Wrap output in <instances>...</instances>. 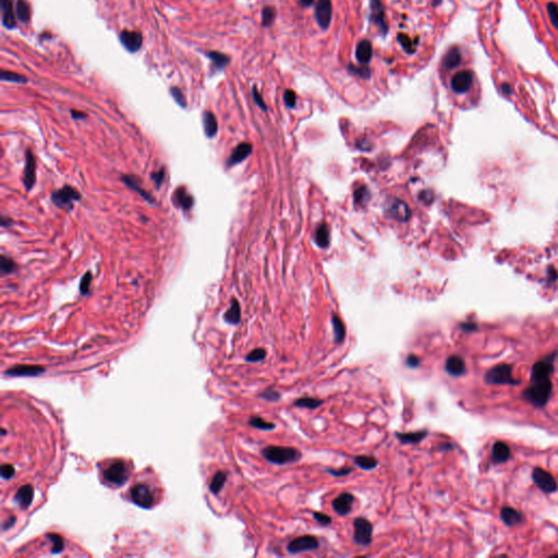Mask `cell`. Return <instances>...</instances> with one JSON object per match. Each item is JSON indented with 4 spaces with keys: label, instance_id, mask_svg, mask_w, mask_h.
I'll return each instance as SVG.
<instances>
[{
    "label": "cell",
    "instance_id": "obj_1",
    "mask_svg": "<svg viewBox=\"0 0 558 558\" xmlns=\"http://www.w3.org/2000/svg\"><path fill=\"white\" fill-rule=\"evenodd\" d=\"M552 391L553 384L550 378L533 380L522 393V397L532 406L536 408H543L547 405L550 395H552Z\"/></svg>",
    "mask_w": 558,
    "mask_h": 558
},
{
    "label": "cell",
    "instance_id": "obj_2",
    "mask_svg": "<svg viewBox=\"0 0 558 558\" xmlns=\"http://www.w3.org/2000/svg\"><path fill=\"white\" fill-rule=\"evenodd\" d=\"M262 454L267 461L279 465L294 463L301 458L300 451L291 447L268 446L262 450Z\"/></svg>",
    "mask_w": 558,
    "mask_h": 558
},
{
    "label": "cell",
    "instance_id": "obj_3",
    "mask_svg": "<svg viewBox=\"0 0 558 558\" xmlns=\"http://www.w3.org/2000/svg\"><path fill=\"white\" fill-rule=\"evenodd\" d=\"M484 380L491 385H519L520 380L513 378L512 366L509 364H497L485 373Z\"/></svg>",
    "mask_w": 558,
    "mask_h": 558
},
{
    "label": "cell",
    "instance_id": "obj_4",
    "mask_svg": "<svg viewBox=\"0 0 558 558\" xmlns=\"http://www.w3.org/2000/svg\"><path fill=\"white\" fill-rule=\"evenodd\" d=\"M81 200V193L71 186H65L52 194V202L59 208L72 209L73 202Z\"/></svg>",
    "mask_w": 558,
    "mask_h": 558
},
{
    "label": "cell",
    "instance_id": "obj_5",
    "mask_svg": "<svg viewBox=\"0 0 558 558\" xmlns=\"http://www.w3.org/2000/svg\"><path fill=\"white\" fill-rule=\"evenodd\" d=\"M556 357L557 352H554L552 355H548L544 359L540 360V361L535 362L531 370L530 382L540 379H548L552 377L554 373V361Z\"/></svg>",
    "mask_w": 558,
    "mask_h": 558
},
{
    "label": "cell",
    "instance_id": "obj_6",
    "mask_svg": "<svg viewBox=\"0 0 558 558\" xmlns=\"http://www.w3.org/2000/svg\"><path fill=\"white\" fill-rule=\"evenodd\" d=\"M353 528H355V534H353L355 543L362 546L370 545L373 535V526L371 522L365 518L360 517L353 521Z\"/></svg>",
    "mask_w": 558,
    "mask_h": 558
},
{
    "label": "cell",
    "instance_id": "obj_7",
    "mask_svg": "<svg viewBox=\"0 0 558 558\" xmlns=\"http://www.w3.org/2000/svg\"><path fill=\"white\" fill-rule=\"evenodd\" d=\"M104 477L107 482L120 486L128 481L129 471L123 461L117 460L104 471Z\"/></svg>",
    "mask_w": 558,
    "mask_h": 558
},
{
    "label": "cell",
    "instance_id": "obj_8",
    "mask_svg": "<svg viewBox=\"0 0 558 558\" xmlns=\"http://www.w3.org/2000/svg\"><path fill=\"white\" fill-rule=\"evenodd\" d=\"M131 499L134 504L142 508H151L155 503V498L150 486L143 483L136 484L132 487Z\"/></svg>",
    "mask_w": 558,
    "mask_h": 558
},
{
    "label": "cell",
    "instance_id": "obj_9",
    "mask_svg": "<svg viewBox=\"0 0 558 558\" xmlns=\"http://www.w3.org/2000/svg\"><path fill=\"white\" fill-rule=\"evenodd\" d=\"M532 479L535 485L544 493H554L557 491V482L549 472L542 468H534Z\"/></svg>",
    "mask_w": 558,
    "mask_h": 558
},
{
    "label": "cell",
    "instance_id": "obj_10",
    "mask_svg": "<svg viewBox=\"0 0 558 558\" xmlns=\"http://www.w3.org/2000/svg\"><path fill=\"white\" fill-rule=\"evenodd\" d=\"M319 547V541L313 535H303L289 542L287 549L289 553L298 554L302 552H310Z\"/></svg>",
    "mask_w": 558,
    "mask_h": 558
},
{
    "label": "cell",
    "instance_id": "obj_11",
    "mask_svg": "<svg viewBox=\"0 0 558 558\" xmlns=\"http://www.w3.org/2000/svg\"><path fill=\"white\" fill-rule=\"evenodd\" d=\"M473 82V75L472 72L469 70H463V71L457 72L450 82V87L453 91L457 94H463L467 93L470 90Z\"/></svg>",
    "mask_w": 558,
    "mask_h": 558
},
{
    "label": "cell",
    "instance_id": "obj_12",
    "mask_svg": "<svg viewBox=\"0 0 558 558\" xmlns=\"http://www.w3.org/2000/svg\"><path fill=\"white\" fill-rule=\"evenodd\" d=\"M120 41L123 45V47L126 51L130 53H137L139 52L143 44V37L142 34L134 31H128L124 30L119 35Z\"/></svg>",
    "mask_w": 558,
    "mask_h": 558
},
{
    "label": "cell",
    "instance_id": "obj_13",
    "mask_svg": "<svg viewBox=\"0 0 558 558\" xmlns=\"http://www.w3.org/2000/svg\"><path fill=\"white\" fill-rule=\"evenodd\" d=\"M316 20L322 29H327L330 24L331 16H333V7L331 0H319L315 9Z\"/></svg>",
    "mask_w": 558,
    "mask_h": 558
},
{
    "label": "cell",
    "instance_id": "obj_14",
    "mask_svg": "<svg viewBox=\"0 0 558 558\" xmlns=\"http://www.w3.org/2000/svg\"><path fill=\"white\" fill-rule=\"evenodd\" d=\"M371 21L379 27L384 35L388 32V25L385 19V10L380 0H371Z\"/></svg>",
    "mask_w": 558,
    "mask_h": 558
},
{
    "label": "cell",
    "instance_id": "obj_15",
    "mask_svg": "<svg viewBox=\"0 0 558 558\" xmlns=\"http://www.w3.org/2000/svg\"><path fill=\"white\" fill-rule=\"evenodd\" d=\"M36 161H35L34 155L31 150H27L25 153V167H24V176H23V182L26 190H30L33 188L35 179H36Z\"/></svg>",
    "mask_w": 558,
    "mask_h": 558
},
{
    "label": "cell",
    "instance_id": "obj_16",
    "mask_svg": "<svg viewBox=\"0 0 558 558\" xmlns=\"http://www.w3.org/2000/svg\"><path fill=\"white\" fill-rule=\"evenodd\" d=\"M45 369L40 365H16L5 372L8 376H38Z\"/></svg>",
    "mask_w": 558,
    "mask_h": 558
},
{
    "label": "cell",
    "instance_id": "obj_17",
    "mask_svg": "<svg viewBox=\"0 0 558 558\" xmlns=\"http://www.w3.org/2000/svg\"><path fill=\"white\" fill-rule=\"evenodd\" d=\"M445 370H446L450 376L459 377L463 375L465 371H467V367H465L464 360L460 356L453 355L445 362Z\"/></svg>",
    "mask_w": 558,
    "mask_h": 558
},
{
    "label": "cell",
    "instance_id": "obj_18",
    "mask_svg": "<svg viewBox=\"0 0 558 558\" xmlns=\"http://www.w3.org/2000/svg\"><path fill=\"white\" fill-rule=\"evenodd\" d=\"M0 7H2L3 25L6 29H15L17 25V19L12 0H0Z\"/></svg>",
    "mask_w": 558,
    "mask_h": 558
},
{
    "label": "cell",
    "instance_id": "obj_19",
    "mask_svg": "<svg viewBox=\"0 0 558 558\" xmlns=\"http://www.w3.org/2000/svg\"><path fill=\"white\" fill-rule=\"evenodd\" d=\"M353 500H355V496H353L352 494L346 492V493H341L340 495L336 497L333 500L331 505H333L334 510L339 516H346L351 511Z\"/></svg>",
    "mask_w": 558,
    "mask_h": 558
},
{
    "label": "cell",
    "instance_id": "obj_20",
    "mask_svg": "<svg viewBox=\"0 0 558 558\" xmlns=\"http://www.w3.org/2000/svg\"><path fill=\"white\" fill-rule=\"evenodd\" d=\"M388 214L394 220L399 222H407L410 218L411 211L406 203L400 200H395L393 203H391L390 208H388Z\"/></svg>",
    "mask_w": 558,
    "mask_h": 558
},
{
    "label": "cell",
    "instance_id": "obj_21",
    "mask_svg": "<svg viewBox=\"0 0 558 558\" xmlns=\"http://www.w3.org/2000/svg\"><path fill=\"white\" fill-rule=\"evenodd\" d=\"M174 204L177 207H180L183 210H189L193 206V196L190 194L185 187H179L176 190L173 195Z\"/></svg>",
    "mask_w": 558,
    "mask_h": 558
},
{
    "label": "cell",
    "instance_id": "obj_22",
    "mask_svg": "<svg viewBox=\"0 0 558 558\" xmlns=\"http://www.w3.org/2000/svg\"><path fill=\"white\" fill-rule=\"evenodd\" d=\"M511 457L509 446L504 442H496L492 448V460L495 463H504Z\"/></svg>",
    "mask_w": 558,
    "mask_h": 558
},
{
    "label": "cell",
    "instance_id": "obj_23",
    "mask_svg": "<svg viewBox=\"0 0 558 558\" xmlns=\"http://www.w3.org/2000/svg\"><path fill=\"white\" fill-rule=\"evenodd\" d=\"M34 496V490L33 486L30 484H26L21 486L19 491L17 492L15 500L18 503V505L22 508V509H26L32 504Z\"/></svg>",
    "mask_w": 558,
    "mask_h": 558
},
{
    "label": "cell",
    "instance_id": "obj_24",
    "mask_svg": "<svg viewBox=\"0 0 558 558\" xmlns=\"http://www.w3.org/2000/svg\"><path fill=\"white\" fill-rule=\"evenodd\" d=\"M251 152H252V145L250 143H245V142L240 143L235 148L234 152H232L231 156L228 159L227 165L230 167V166L239 164V162H241L242 160H244L246 157H248L251 154Z\"/></svg>",
    "mask_w": 558,
    "mask_h": 558
},
{
    "label": "cell",
    "instance_id": "obj_25",
    "mask_svg": "<svg viewBox=\"0 0 558 558\" xmlns=\"http://www.w3.org/2000/svg\"><path fill=\"white\" fill-rule=\"evenodd\" d=\"M500 518L503 520L504 524L508 527L517 526L521 524L522 520H524V517H522L521 512L513 509L511 507H507V506L501 508Z\"/></svg>",
    "mask_w": 558,
    "mask_h": 558
},
{
    "label": "cell",
    "instance_id": "obj_26",
    "mask_svg": "<svg viewBox=\"0 0 558 558\" xmlns=\"http://www.w3.org/2000/svg\"><path fill=\"white\" fill-rule=\"evenodd\" d=\"M121 179L126 186H128L130 189L134 190V191H137L138 193H140V195L142 196L143 199H145L147 202L155 204V200L153 199L152 195L148 192H146L145 190H143L142 187H141V185H140L141 181H140V178H138V177H136V176H122Z\"/></svg>",
    "mask_w": 558,
    "mask_h": 558
},
{
    "label": "cell",
    "instance_id": "obj_27",
    "mask_svg": "<svg viewBox=\"0 0 558 558\" xmlns=\"http://www.w3.org/2000/svg\"><path fill=\"white\" fill-rule=\"evenodd\" d=\"M373 47L370 40L363 39L360 41L356 49V57L360 63H369L372 59Z\"/></svg>",
    "mask_w": 558,
    "mask_h": 558
},
{
    "label": "cell",
    "instance_id": "obj_28",
    "mask_svg": "<svg viewBox=\"0 0 558 558\" xmlns=\"http://www.w3.org/2000/svg\"><path fill=\"white\" fill-rule=\"evenodd\" d=\"M461 62V53L458 47H451L443 59V67L446 70L456 69Z\"/></svg>",
    "mask_w": 558,
    "mask_h": 558
},
{
    "label": "cell",
    "instance_id": "obj_29",
    "mask_svg": "<svg viewBox=\"0 0 558 558\" xmlns=\"http://www.w3.org/2000/svg\"><path fill=\"white\" fill-rule=\"evenodd\" d=\"M204 131L207 138H214L218 131V123L215 115L211 111H205L203 114Z\"/></svg>",
    "mask_w": 558,
    "mask_h": 558
},
{
    "label": "cell",
    "instance_id": "obj_30",
    "mask_svg": "<svg viewBox=\"0 0 558 558\" xmlns=\"http://www.w3.org/2000/svg\"><path fill=\"white\" fill-rule=\"evenodd\" d=\"M428 432L426 430L419 431V432H410V433H395V436L402 443V444H419L422 440H424L427 436Z\"/></svg>",
    "mask_w": 558,
    "mask_h": 558
},
{
    "label": "cell",
    "instance_id": "obj_31",
    "mask_svg": "<svg viewBox=\"0 0 558 558\" xmlns=\"http://www.w3.org/2000/svg\"><path fill=\"white\" fill-rule=\"evenodd\" d=\"M224 319L226 322L231 325H236L240 322V320H241V311H240L239 302L236 299L232 300L230 308L227 310V312H226L224 315Z\"/></svg>",
    "mask_w": 558,
    "mask_h": 558
},
{
    "label": "cell",
    "instance_id": "obj_32",
    "mask_svg": "<svg viewBox=\"0 0 558 558\" xmlns=\"http://www.w3.org/2000/svg\"><path fill=\"white\" fill-rule=\"evenodd\" d=\"M206 56L211 60L217 70H223L225 67L229 65L230 57L228 55L223 54L221 52H207Z\"/></svg>",
    "mask_w": 558,
    "mask_h": 558
},
{
    "label": "cell",
    "instance_id": "obj_33",
    "mask_svg": "<svg viewBox=\"0 0 558 558\" xmlns=\"http://www.w3.org/2000/svg\"><path fill=\"white\" fill-rule=\"evenodd\" d=\"M16 12L19 21L23 23L29 22L31 18V8L25 0H18L16 4Z\"/></svg>",
    "mask_w": 558,
    "mask_h": 558
},
{
    "label": "cell",
    "instance_id": "obj_34",
    "mask_svg": "<svg viewBox=\"0 0 558 558\" xmlns=\"http://www.w3.org/2000/svg\"><path fill=\"white\" fill-rule=\"evenodd\" d=\"M315 240L316 243L319 244L321 248L325 249L329 245V229L327 225L322 224L319 226V228L316 229L315 232Z\"/></svg>",
    "mask_w": 558,
    "mask_h": 558
},
{
    "label": "cell",
    "instance_id": "obj_35",
    "mask_svg": "<svg viewBox=\"0 0 558 558\" xmlns=\"http://www.w3.org/2000/svg\"><path fill=\"white\" fill-rule=\"evenodd\" d=\"M355 463L363 470H373L378 464L376 458L373 456H358L355 458Z\"/></svg>",
    "mask_w": 558,
    "mask_h": 558
},
{
    "label": "cell",
    "instance_id": "obj_36",
    "mask_svg": "<svg viewBox=\"0 0 558 558\" xmlns=\"http://www.w3.org/2000/svg\"><path fill=\"white\" fill-rule=\"evenodd\" d=\"M293 405H294V407L307 408V409H310V410H314V409L319 408L320 406L323 405V400L317 399V398H313V397H302V398L296 399L293 402Z\"/></svg>",
    "mask_w": 558,
    "mask_h": 558
},
{
    "label": "cell",
    "instance_id": "obj_37",
    "mask_svg": "<svg viewBox=\"0 0 558 558\" xmlns=\"http://www.w3.org/2000/svg\"><path fill=\"white\" fill-rule=\"evenodd\" d=\"M226 480H227V473H225L223 471H218L213 477V479H211V482L209 484L210 492L214 494L220 493L226 483Z\"/></svg>",
    "mask_w": 558,
    "mask_h": 558
},
{
    "label": "cell",
    "instance_id": "obj_38",
    "mask_svg": "<svg viewBox=\"0 0 558 558\" xmlns=\"http://www.w3.org/2000/svg\"><path fill=\"white\" fill-rule=\"evenodd\" d=\"M331 322H333V327H334L335 342L336 344H341L345 340V337H346L345 325L341 322V320L339 319V317L335 314L333 315V320H331Z\"/></svg>",
    "mask_w": 558,
    "mask_h": 558
},
{
    "label": "cell",
    "instance_id": "obj_39",
    "mask_svg": "<svg viewBox=\"0 0 558 558\" xmlns=\"http://www.w3.org/2000/svg\"><path fill=\"white\" fill-rule=\"evenodd\" d=\"M16 271H17V264L15 261L6 255L0 256V274H2L3 276L15 273Z\"/></svg>",
    "mask_w": 558,
    "mask_h": 558
},
{
    "label": "cell",
    "instance_id": "obj_40",
    "mask_svg": "<svg viewBox=\"0 0 558 558\" xmlns=\"http://www.w3.org/2000/svg\"><path fill=\"white\" fill-rule=\"evenodd\" d=\"M249 424L253 427L263 430V431H273L275 427H276L274 423L264 421L261 416H251L249 420Z\"/></svg>",
    "mask_w": 558,
    "mask_h": 558
},
{
    "label": "cell",
    "instance_id": "obj_41",
    "mask_svg": "<svg viewBox=\"0 0 558 558\" xmlns=\"http://www.w3.org/2000/svg\"><path fill=\"white\" fill-rule=\"evenodd\" d=\"M47 538L53 543L52 552L54 554H58L62 552L63 548H65V541H63V538L61 535L57 533H49L47 534Z\"/></svg>",
    "mask_w": 558,
    "mask_h": 558
},
{
    "label": "cell",
    "instance_id": "obj_42",
    "mask_svg": "<svg viewBox=\"0 0 558 558\" xmlns=\"http://www.w3.org/2000/svg\"><path fill=\"white\" fill-rule=\"evenodd\" d=\"M0 79L3 81H8L13 83H27V79L25 76L11 71H7V70H3L2 74H0Z\"/></svg>",
    "mask_w": 558,
    "mask_h": 558
},
{
    "label": "cell",
    "instance_id": "obj_43",
    "mask_svg": "<svg viewBox=\"0 0 558 558\" xmlns=\"http://www.w3.org/2000/svg\"><path fill=\"white\" fill-rule=\"evenodd\" d=\"M397 39H398L399 43L401 44L402 48H404L407 53L412 54V53L415 52L416 44L414 43L413 39H411L410 37L408 36L407 34H399L397 36Z\"/></svg>",
    "mask_w": 558,
    "mask_h": 558
},
{
    "label": "cell",
    "instance_id": "obj_44",
    "mask_svg": "<svg viewBox=\"0 0 558 558\" xmlns=\"http://www.w3.org/2000/svg\"><path fill=\"white\" fill-rule=\"evenodd\" d=\"M266 357V350L263 349V348H257V349H254L253 351H251L248 356H246L245 360L248 362H260L262 361V360H264Z\"/></svg>",
    "mask_w": 558,
    "mask_h": 558
},
{
    "label": "cell",
    "instance_id": "obj_45",
    "mask_svg": "<svg viewBox=\"0 0 558 558\" xmlns=\"http://www.w3.org/2000/svg\"><path fill=\"white\" fill-rule=\"evenodd\" d=\"M547 12L550 23H552L555 29H558V6L555 3L547 4Z\"/></svg>",
    "mask_w": 558,
    "mask_h": 558
},
{
    "label": "cell",
    "instance_id": "obj_46",
    "mask_svg": "<svg viewBox=\"0 0 558 558\" xmlns=\"http://www.w3.org/2000/svg\"><path fill=\"white\" fill-rule=\"evenodd\" d=\"M170 94L174 97V100L177 102V104H178L179 106H181V107H183V108L187 107L186 96L179 88H175V87L171 88L170 89Z\"/></svg>",
    "mask_w": 558,
    "mask_h": 558
},
{
    "label": "cell",
    "instance_id": "obj_47",
    "mask_svg": "<svg viewBox=\"0 0 558 558\" xmlns=\"http://www.w3.org/2000/svg\"><path fill=\"white\" fill-rule=\"evenodd\" d=\"M275 15H276V12H275L274 8H272V7H265V8L263 9V12H262V23L264 26H270L273 21L275 19Z\"/></svg>",
    "mask_w": 558,
    "mask_h": 558
},
{
    "label": "cell",
    "instance_id": "obj_48",
    "mask_svg": "<svg viewBox=\"0 0 558 558\" xmlns=\"http://www.w3.org/2000/svg\"><path fill=\"white\" fill-rule=\"evenodd\" d=\"M91 284H92V274H91V272H88V273L84 274V276L82 277L81 284H80V292L83 295H85V294L89 293Z\"/></svg>",
    "mask_w": 558,
    "mask_h": 558
},
{
    "label": "cell",
    "instance_id": "obj_49",
    "mask_svg": "<svg viewBox=\"0 0 558 558\" xmlns=\"http://www.w3.org/2000/svg\"><path fill=\"white\" fill-rule=\"evenodd\" d=\"M260 397L267 400V401L274 402V401H278L281 396H280V394L278 392L273 390V388H267L266 391H264L262 394L260 395Z\"/></svg>",
    "mask_w": 558,
    "mask_h": 558
},
{
    "label": "cell",
    "instance_id": "obj_50",
    "mask_svg": "<svg viewBox=\"0 0 558 558\" xmlns=\"http://www.w3.org/2000/svg\"><path fill=\"white\" fill-rule=\"evenodd\" d=\"M348 69L351 73H355L356 75L363 77V79H367V77H370V74H371L369 68H359L353 65H349Z\"/></svg>",
    "mask_w": 558,
    "mask_h": 558
},
{
    "label": "cell",
    "instance_id": "obj_51",
    "mask_svg": "<svg viewBox=\"0 0 558 558\" xmlns=\"http://www.w3.org/2000/svg\"><path fill=\"white\" fill-rule=\"evenodd\" d=\"M284 100H285V103L286 105L288 106V107H294L295 106V103H296V95L293 91L291 90H287L285 92V95H284Z\"/></svg>",
    "mask_w": 558,
    "mask_h": 558
},
{
    "label": "cell",
    "instance_id": "obj_52",
    "mask_svg": "<svg viewBox=\"0 0 558 558\" xmlns=\"http://www.w3.org/2000/svg\"><path fill=\"white\" fill-rule=\"evenodd\" d=\"M313 517L317 522H319L321 526H329L331 524V518L329 517V516L325 514V513L315 511L313 513Z\"/></svg>",
    "mask_w": 558,
    "mask_h": 558
},
{
    "label": "cell",
    "instance_id": "obj_53",
    "mask_svg": "<svg viewBox=\"0 0 558 558\" xmlns=\"http://www.w3.org/2000/svg\"><path fill=\"white\" fill-rule=\"evenodd\" d=\"M16 475V470L11 464H3L2 467V477L6 480H10Z\"/></svg>",
    "mask_w": 558,
    "mask_h": 558
},
{
    "label": "cell",
    "instance_id": "obj_54",
    "mask_svg": "<svg viewBox=\"0 0 558 558\" xmlns=\"http://www.w3.org/2000/svg\"><path fill=\"white\" fill-rule=\"evenodd\" d=\"M369 199V193H367V190L365 188H361L359 189L356 191L355 193V201L356 203H364V200H367Z\"/></svg>",
    "mask_w": 558,
    "mask_h": 558
},
{
    "label": "cell",
    "instance_id": "obj_55",
    "mask_svg": "<svg viewBox=\"0 0 558 558\" xmlns=\"http://www.w3.org/2000/svg\"><path fill=\"white\" fill-rule=\"evenodd\" d=\"M327 472L329 475L334 477H345L348 476L352 472V468H341V469H327Z\"/></svg>",
    "mask_w": 558,
    "mask_h": 558
},
{
    "label": "cell",
    "instance_id": "obj_56",
    "mask_svg": "<svg viewBox=\"0 0 558 558\" xmlns=\"http://www.w3.org/2000/svg\"><path fill=\"white\" fill-rule=\"evenodd\" d=\"M252 95H253L254 101H255V103H256V104H257V105L260 106V107H261V108H262L263 110H266V109H267V107H266V105H265V103H264V101H263V98H262V96H261V94L259 93V91H257V89H256L255 87H254V88H253V90H252Z\"/></svg>",
    "mask_w": 558,
    "mask_h": 558
},
{
    "label": "cell",
    "instance_id": "obj_57",
    "mask_svg": "<svg viewBox=\"0 0 558 558\" xmlns=\"http://www.w3.org/2000/svg\"><path fill=\"white\" fill-rule=\"evenodd\" d=\"M152 179L154 180L155 185H156L157 187H160V185L162 183V181H164V179H165V170H164V168H161L160 170L152 174Z\"/></svg>",
    "mask_w": 558,
    "mask_h": 558
},
{
    "label": "cell",
    "instance_id": "obj_58",
    "mask_svg": "<svg viewBox=\"0 0 558 558\" xmlns=\"http://www.w3.org/2000/svg\"><path fill=\"white\" fill-rule=\"evenodd\" d=\"M420 363H421L420 359H419L418 357H416V356H414V355L408 356V358H407V360H406V364H407V366H408V367H411V369H414V367H418V366L420 365Z\"/></svg>",
    "mask_w": 558,
    "mask_h": 558
},
{
    "label": "cell",
    "instance_id": "obj_59",
    "mask_svg": "<svg viewBox=\"0 0 558 558\" xmlns=\"http://www.w3.org/2000/svg\"><path fill=\"white\" fill-rule=\"evenodd\" d=\"M460 328L463 330V331H467V333H470V331H475L478 329V326L476 324H472V323H464V324H461L460 325Z\"/></svg>",
    "mask_w": 558,
    "mask_h": 558
},
{
    "label": "cell",
    "instance_id": "obj_60",
    "mask_svg": "<svg viewBox=\"0 0 558 558\" xmlns=\"http://www.w3.org/2000/svg\"><path fill=\"white\" fill-rule=\"evenodd\" d=\"M71 116H72L73 119L87 118V114H84V112H81V111H76V110H71Z\"/></svg>",
    "mask_w": 558,
    "mask_h": 558
},
{
    "label": "cell",
    "instance_id": "obj_61",
    "mask_svg": "<svg viewBox=\"0 0 558 558\" xmlns=\"http://www.w3.org/2000/svg\"><path fill=\"white\" fill-rule=\"evenodd\" d=\"M15 522H16V518H15V517H11L10 520H9V519L7 520V521L5 522V525H4V530H7V529L11 528L13 525H15Z\"/></svg>",
    "mask_w": 558,
    "mask_h": 558
},
{
    "label": "cell",
    "instance_id": "obj_62",
    "mask_svg": "<svg viewBox=\"0 0 558 558\" xmlns=\"http://www.w3.org/2000/svg\"><path fill=\"white\" fill-rule=\"evenodd\" d=\"M501 90H503L504 93L507 94V95L511 94V89H510L509 85H508V84H503V85H501Z\"/></svg>",
    "mask_w": 558,
    "mask_h": 558
},
{
    "label": "cell",
    "instance_id": "obj_63",
    "mask_svg": "<svg viewBox=\"0 0 558 558\" xmlns=\"http://www.w3.org/2000/svg\"><path fill=\"white\" fill-rule=\"evenodd\" d=\"M314 3V0H300V4L302 5V7H309Z\"/></svg>",
    "mask_w": 558,
    "mask_h": 558
},
{
    "label": "cell",
    "instance_id": "obj_64",
    "mask_svg": "<svg viewBox=\"0 0 558 558\" xmlns=\"http://www.w3.org/2000/svg\"><path fill=\"white\" fill-rule=\"evenodd\" d=\"M441 2H442V0H433V5H434V6H436V5H439V4H441Z\"/></svg>",
    "mask_w": 558,
    "mask_h": 558
}]
</instances>
